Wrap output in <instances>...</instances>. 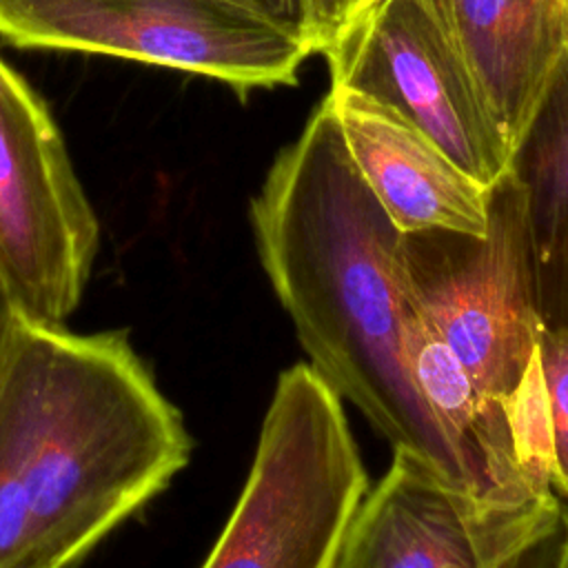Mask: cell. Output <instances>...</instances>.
I'll use <instances>...</instances> for the list:
<instances>
[{"instance_id": "obj_16", "label": "cell", "mask_w": 568, "mask_h": 568, "mask_svg": "<svg viewBox=\"0 0 568 568\" xmlns=\"http://www.w3.org/2000/svg\"><path fill=\"white\" fill-rule=\"evenodd\" d=\"M548 568H568V515H566V526H564V537L559 548L555 550V557Z\"/></svg>"}, {"instance_id": "obj_4", "label": "cell", "mask_w": 568, "mask_h": 568, "mask_svg": "<svg viewBox=\"0 0 568 568\" xmlns=\"http://www.w3.org/2000/svg\"><path fill=\"white\" fill-rule=\"evenodd\" d=\"M399 268L417 315L475 386L508 408L539 362L544 328L521 191L510 171L488 189L484 235L446 229L402 233Z\"/></svg>"}, {"instance_id": "obj_17", "label": "cell", "mask_w": 568, "mask_h": 568, "mask_svg": "<svg viewBox=\"0 0 568 568\" xmlns=\"http://www.w3.org/2000/svg\"><path fill=\"white\" fill-rule=\"evenodd\" d=\"M16 568H60V566H53V564H22V566H16Z\"/></svg>"}, {"instance_id": "obj_3", "label": "cell", "mask_w": 568, "mask_h": 568, "mask_svg": "<svg viewBox=\"0 0 568 568\" xmlns=\"http://www.w3.org/2000/svg\"><path fill=\"white\" fill-rule=\"evenodd\" d=\"M368 473L342 397L308 366L282 371L257 448L202 568H335Z\"/></svg>"}, {"instance_id": "obj_11", "label": "cell", "mask_w": 568, "mask_h": 568, "mask_svg": "<svg viewBox=\"0 0 568 568\" xmlns=\"http://www.w3.org/2000/svg\"><path fill=\"white\" fill-rule=\"evenodd\" d=\"M528 231L532 293L544 328L568 326V47L513 149Z\"/></svg>"}, {"instance_id": "obj_13", "label": "cell", "mask_w": 568, "mask_h": 568, "mask_svg": "<svg viewBox=\"0 0 568 568\" xmlns=\"http://www.w3.org/2000/svg\"><path fill=\"white\" fill-rule=\"evenodd\" d=\"M375 0H304V38L322 53L335 36Z\"/></svg>"}, {"instance_id": "obj_14", "label": "cell", "mask_w": 568, "mask_h": 568, "mask_svg": "<svg viewBox=\"0 0 568 568\" xmlns=\"http://www.w3.org/2000/svg\"><path fill=\"white\" fill-rule=\"evenodd\" d=\"M304 36V0H235ZM311 47V44H308Z\"/></svg>"}, {"instance_id": "obj_5", "label": "cell", "mask_w": 568, "mask_h": 568, "mask_svg": "<svg viewBox=\"0 0 568 568\" xmlns=\"http://www.w3.org/2000/svg\"><path fill=\"white\" fill-rule=\"evenodd\" d=\"M0 36L206 75L235 91L295 84L313 55L297 29L235 0H0Z\"/></svg>"}, {"instance_id": "obj_15", "label": "cell", "mask_w": 568, "mask_h": 568, "mask_svg": "<svg viewBox=\"0 0 568 568\" xmlns=\"http://www.w3.org/2000/svg\"><path fill=\"white\" fill-rule=\"evenodd\" d=\"M16 320H18V313L0 282V373H2V366H4V357H7V348H9V342H11V333H13V326H16Z\"/></svg>"}, {"instance_id": "obj_8", "label": "cell", "mask_w": 568, "mask_h": 568, "mask_svg": "<svg viewBox=\"0 0 568 568\" xmlns=\"http://www.w3.org/2000/svg\"><path fill=\"white\" fill-rule=\"evenodd\" d=\"M561 521L555 493L488 501L393 450L346 528L335 568H521Z\"/></svg>"}, {"instance_id": "obj_9", "label": "cell", "mask_w": 568, "mask_h": 568, "mask_svg": "<svg viewBox=\"0 0 568 568\" xmlns=\"http://www.w3.org/2000/svg\"><path fill=\"white\" fill-rule=\"evenodd\" d=\"M344 144L402 233L446 229L484 235L488 189L464 173L435 142L386 104L331 87Z\"/></svg>"}, {"instance_id": "obj_7", "label": "cell", "mask_w": 568, "mask_h": 568, "mask_svg": "<svg viewBox=\"0 0 568 568\" xmlns=\"http://www.w3.org/2000/svg\"><path fill=\"white\" fill-rule=\"evenodd\" d=\"M322 53L331 87L386 104L481 186L508 173L513 149L422 0H375Z\"/></svg>"}, {"instance_id": "obj_6", "label": "cell", "mask_w": 568, "mask_h": 568, "mask_svg": "<svg viewBox=\"0 0 568 568\" xmlns=\"http://www.w3.org/2000/svg\"><path fill=\"white\" fill-rule=\"evenodd\" d=\"M98 246V217L47 102L0 58V282L16 313L64 324Z\"/></svg>"}, {"instance_id": "obj_1", "label": "cell", "mask_w": 568, "mask_h": 568, "mask_svg": "<svg viewBox=\"0 0 568 568\" xmlns=\"http://www.w3.org/2000/svg\"><path fill=\"white\" fill-rule=\"evenodd\" d=\"M248 217L260 264L308 366L393 450L475 495L468 466L410 373L402 231L359 175L328 93L273 160Z\"/></svg>"}, {"instance_id": "obj_2", "label": "cell", "mask_w": 568, "mask_h": 568, "mask_svg": "<svg viewBox=\"0 0 568 568\" xmlns=\"http://www.w3.org/2000/svg\"><path fill=\"white\" fill-rule=\"evenodd\" d=\"M0 415L27 484L31 564L71 568L189 464L191 437L129 333L18 315Z\"/></svg>"}, {"instance_id": "obj_10", "label": "cell", "mask_w": 568, "mask_h": 568, "mask_svg": "<svg viewBox=\"0 0 568 568\" xmlns=\"http://www.w3.org/2000/svg\"><path fill=\"white\" fill-rule=\"evenodd\" d=\"M510 149L568 47L564 0H422Z\"/></svg>"}, {"instance_id": "obj_12", "label": "cell", "mask_w": 568, "mask_h": 568, "mask_svg": "<svg viewBox=\"0 0 568 568\" xmlns=\"http://www.w3.org/2000/svg\"><path fill=\"white\" fill-rule=\"evenodd\" d=\"M537 355L550 424L552 488L568 499V326L541 328Z\"/></svg>"}, {"instance_id": "obj_18", "label": "cell", "mask_w": 568, "mask_h": 568, "mask_svg": "<svg viewBox=\"0 0 568 568\" xmlns=\"http://www.w3.org/2000/svg\"><path fill=\"white\" fill-rule=\"evenodd\" d=\"M564 9H566V27H568V0H564Z\"/></svg>"}]
</instances>
